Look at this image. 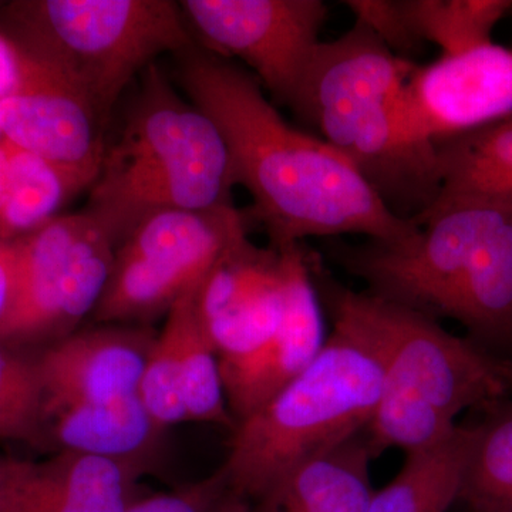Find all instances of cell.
Listing matches in <instances>:
<instances>
[{
	"label": "cell",
	"instance_id": "obj_1",
	"mask_svg": "<svg viewBox=\"0 0 512 512\" xmlns=\"http://www.w3.org/2000/svg\"><path fill=\"white\" fill-rule=\"evenodd\" d=\"M183 55L178 80L220 130L234 184L251 195L249 218L264 225L271 247L345 234L394 244L416 234L338 151L289 124L255 77L215 53Z\"/></svg>",
	"mask_w": 512,
	"mask_h": 512
},
{
	"label": "cell",
	"instance_id": "obj_2",
	"mask_svg": "<svg viewBox=\"0 0 512 512\" xmlns=\"http://www.w3.org/2000/svg\"><path fill=\"white\" fill-rule=\"evenodd\" d=\"M416 66L360 22L320 42L291 103L299 119L346 158L400 220L417 221L440 194L436 146L410 114Z\"/></svg>",
	"mask_w": 512,
	"mask_h": 512
},
{
	"label": "cell",
	"instance_id": "obj_3",
	"mask_svg": "<svg viewBox=\"0 0 512 512\" xmlns=\"http://www.w3.org/2000/svg\"><path fill=\"white\" fill-rule=\"evenodd\" d=\"M416 225L402 242L369 241L338 258L373 295L456 320L477 339L512 340V205L436 202Z\"/></svg>",
	"mask_w": 512,
	"mask_h": 512
},
{
	"label": "cell",
	"instance_id": "obj_4",
	"mask_svg": "<svg viewBox=\"0 0 512 512\" xmlns=\"http://www.w3.org/2000/svg\"><path fill=\"white\" fill-rule=\"evenodd\" d=\"M332 291L333 319L356 329L379 353L383 387L365 431L372 458L390 448L436 443L473 407L503 402L512 367L429 318L370 292Z\"/></svg>",
	"mask_w": 512,
	"mask_h": 512
},
{
	"label": "cell",
	"instance_id": "obj_5",
	"mask_svg": "<svg viewBox=\"0 0 512 512\" xmlns=\"http://www.w3.org/2000/svg\"><path fill=\"white\" fill-rule=\"evenodd\" d=\"M234 187L220 130L151 64L119 140L106 147L86 211L119 247L156 212L232 205Z\"/></svg>",
	"mask_w": 512,
	"mask_h": 512
},
{
	"label": "cell",
	"instance_id": "obj_6",
	"mask_svg": "<svg viewBox=\"0 0 512 512\" xmlns=\"http://www.w3.org/2000/svg\"><path fill=\"white\" fill-rule=\"evenodd\" d=\"M382 387L379 353L335 319L311 365L235 426L221 467L229 490L254 501L293 468L363 436Z\"/></svg>",
	"mask_w": 512,
	"mask_h": 512
},
{
	"label": "cell",
	"instance_id": "obj_7",
	"mask_svg": "<svg viewBox=\"0 0 512 512\" xmlns=\"http://www.w3.org/2000/svg\"><path fill=\"white\" fill-rule=\"evenodd\" d=\"M8 10L9 37L66 74L106 121L157 56L192 49L183 8L171 0H28Z\"/></svg>",
	"mask_w": 512,
	"mask_h": 512
},
{
	"label": "cell",
	"instance_id": "obj_8",
	"mask_svg": "<svg viewBox=\"0 0 512 512\" xmlns=\"http://www.w3.org/2000/svg\"><path fill=\"white\" fill-rule=\"evenodd\" d=\"M234 204L148 215L120 242L94 322L147 325L168 315L229 248L248 237Z\"/></svg>",
	"mask_w": 512,
	"mask_h": 512
},
{
	"label": "cell",
	"instance_id": "obj_9",
	"mask_svg": "<svg viewBox=\"0 0 512 512\" xmlns=\"http://www.w3.org/2000/svg\"><path fill=\"white\" fill-rule=\"evenodd\" d=\"M19 275L0 340L42 349L76 332L94 312L113 269L117 242L89 211L59 215L18 239Z\"/></svg>",
	"mask_w": 512,
	"mask_h": 512
},
{
	"label": "cell",
	"instance_id": "obj_10",
	"mask_svg": "<svg viewBox=\"0 0 512 512\" xmlns=\"http://www.w3.org/2000/svg\"><path fill=\"white\" fill-rule=\"evenodd\" d=\"M184 15L215 55L237 57L291 106L328 16L320 0H185Z\"/></svg>",
	"mask_w": 512,
	"mask_h": 512
},
{
	"label": "cell",
	"instance_id": "obj_11",
	"mask_svg": "<svg viewBox=\"0 0 512 512\" xmlns=\"http://www.w3.org/2000/svg\"><path fill=\"white\" fill-rule=\"evenodd\" d=\"M22 50L18 87L0 100L3 138L20 150L99 177L106 120L66 74Z\"/></svg>",
	"mask_w": 512,
	"mask_h": 512
},
{
	"label": "cell",
	"instance_id": "obj_12",
	"mask_svg": "<svg viewBox=\"0 0 512 512\" xmlns=\"http://www.w3.org/2000/svg\"><path fill=\"white\" fill-rule=\"evenodd\" d=\"M285 305L284 256L248 237L202 278L195 309L220 363L241 359L271 338Z\"/></svg>",
	"mask_w": 512,
	"mask_h": 512
},
{
	"label": "cell",
	"instance_id": "obj_13",
	"mask_svg": "<svg viewBox=\"0 0 512 512\" xmlns=\"http://www.w3.org/2000/svg\"><path fill=\"white\" fill-rule=\"evenodd\" d=\"M157 338L148 325L101 323L32 352L47 423L69 407L138 394Z\"/></svg>",
	"mask_w": 512,
	"mask_h": 512
},
{
	"label": "cell",
	"instance_id": "obj_14",
	"mask_svg": "<svg viewBox=\"0 0 512 512\" xmlns=\"http://www.w3.org/2000/svg\"><path fill=\"white\" fill-rule=\"evenodd\" d=\"M279 251L284 256L285 269L281 323L271 338L254 352L220 363L225 399L235 426L281 392L311 365L325 345L322 311L309 255L301 244Z\"/></svg>",
	"mask_w": 512,
	"mask_h": 512
},
{
	"label": "cell",
	"instance_id": "obj_15",
	"mask_svg": "<svg viewBox=\"0 0 512 512\" xmlns=\"http://www.w3.org/2000/svg\"><path fill=\"white\" fill-rule=\"evenodd\" d=\"M414 124L433 143L512 114V47L488 45L416 66L407 82Z\"/></svg>",
	"mask_w": 512,
	"mask_h": 512
},
{
	"label": "cell",
	"instance_id": "obj_16",
	"mask_svg": "<svg viewBox=\"0 0 512 512\" xmlns=\"http://www.w3.org/2000/svg\"><path fill=\"white\" fill-rule=\"evenodd\" d=\"M136 467L57 451L43 461L12 458L0 512H126L140 498Z\"/></svg>",
	"mask_w": 512,
	"mask_h": 512
},
{
	"label": "cell",
	"instance_id": "obj_17",
	"mask_svg": "<svg viewBox=\"0 0 512 512\" xmlns=\"http://www.w3.org/2000/svg\"><path fill=\"white\" fill-rule=\"evenodd\" d=\"M165 431L140 394L69 407L47 423L49 450L117 461L144 476L160 466Z\"/></svg>",
	"mask_w": 512,
	"mask_h": 512
},
{
	"label": "cell",
	"instance_id": "obj_18",
	"mask_svg": "<svg viewBox=\"0 0 512 512\" xmlns=\"http://www.w3.org/2000/svg\"><path fill=\"white\" fill-rule=\"evenodd\" d=\"M370 460L363 434L293 468L251 501L252 512H367Z\"/></svg>",
	"mask_w": 512,
	"mask_h": 512
},
{
	"label": "cell",
	"instance_id": "obj_19",
	"mask_svg": "<svg viewBox=\"0 0 512 512\" xmlns=\"http://www.w3.org/2000/svg\"><path fill=\"white\" fill-rule=\"evenodd\" d=\"M474 427L457 426L447 437L407 451L397 476L373 490L367 512H450L460 501Z\"/></svg>",
	"mask_w": 512,
	"mask_h": 512
},
{
	"label": "cell",
	"instance_id": "obj_20",
	"mask_svg": "<svg viewBox=\"0 0 512 512\" xmlns=\"http://www.w3.org/2000/svg\"><path fill=\"white\" fill-rule=\"evenodd\" d=\"M434 146L441 183L436 202L480 200L512 205V114Z\"/></svg>",
	"mask_w": 512,
	"mask_h": 512
},
{
	"label": "cell",
	"instance_id": "obj_21",
	"mask_svg": "<svg viewBox=\"0 0 512 512\" xmlns=\"http://www.w3.org/2000/svg\"><path fill=\"white\" fill-rule=\"evenodd\" d=\"M96 180L93 175L13 148L9 194L0 212V238L16 241L42 228Z\"/></svg>",
	"mask_w": 512,
	"mask_h": 512
},
{
	"label": "cell",
	"instance_id": "obj_22",
	"mask_svg": "<svg viewBox=\"0 0 512 512\" xmlns=\"http://www.w3.org/2000/svg\"><path fill=\"white\" fill-rule=\"evenodd\" d=\"M474 426V440L461 488L464 512H512V403L488 407Z\"/></svg>",
	"mask_w": 512,
	"mask_h": 512
},
{
	"label": "cell",
	"instance_id": "obj_23",
	"mask_svg": "<svg viewBox=\"0 0 512 512\" xmlns=\"http://www.w3.org/2000/svg\"><path fill=\"white\" fill-rule=\"evenodd\" d=\"M421 42L456 56L493 43V32L510 13L512 0H403Z\"/></svg>",
	"mask_w": 512,
	"mask_h": 512
},
{
	"label": "cell",
	"instance_id": "obj_24",
	"mask_svg": "<svg viewBox=\"0 0 512 512\" xmlns=\"http://www.w3.org/2000/svg\"><path fill=\"white\" fill-rule=\"evenodd\" d=\"M200 282L180 299L183 311L181 392L185 416L187 421L217 424L234 431L235 420L225 399L220 360L195 309V293Z\"/></svg>",
	"mask_w": 512,
	"mask_h": 512
},
{
	"label": "cell",
	"instance_id": "obj_25",
	"mask_svg": "<svg viewBox=\"0 0 512 512\" xmlns=\"http://www.w3.org/2000/svg\"><path fill=\"white\" fill-rule=\"evenodd\" d=\"M0 441L49 450L45 394L33 353L0 340Z\"/></svg>",
	"mask_w": 512,
	"mask_h": 512
},
{
	"label": "cell",
	"instance_id": "obj_26",
	"mask_svg": "<svg viewBox=\"0 0 512 512\" xmlns=\"http://www.w3.org/2000/svg\"><path fill=\"white\" fill-rule=\"evenodd\" d=\"M181 343L183 311L178 301L168 312L164 328L158 332L138 392L148 412L164 429L187 421L181 392Z\"/></svg>",
	"mask_w": 512,
	"mask_h": 512
},
{
	"label": "cell",
	"instance_id": "obj_27",
	"mask_svg": "<svg viewBox=\"0 0 512 512\" xmlns=\"http://www.w3.org/2000/svg\"><path fill=\"white\" fill-rule=\"evenodd\" d=\"M356 16V22L367 29L402 59L419 52L423 42L413 32L403 0L386 2V0H349L345 2Z\"/></svg>",
	"mask_w": 512,
	"mask_h": 512
},
{
	"label": "cell",
	"instance_id": "obj_28",
	"mask_svg": "<svg viewBox=\"0 0 512 512\" xmlns=\"http://www.w3.org/2000/svg\"><path fill=\"white\" fill-rule=\"evenodd\" d=\"M228 491L227 476L220 468L210 477L173 491L141 495L126 512H211Z\"/></svg>",
	"mask_w": 512,
	"mask_h": 512
},
{
	"label": "cell",
	"instance_id": "obj_29",
	"mask_svg": "<svg viewBox=\"0 0 512 512\" xmlns=\"http://www.w3.org/2000/svg\"><path fill=\"white\" fill-rule=\"evenodd\" d=\"M19 275V245L0 238V323L8 315L15 299Z\"/></svg>",
	"mask_w": 512,
	"mask_h": 512
},
{
	"label": "cell",
	"instance_id": "obj_30",
	"mask_svg": "<svg viewBox=\"0 0 512 512\" xmlns=\"http://www.w3.org/2000/svg\"><path fill=\"white\" fill-rule=\"evenodd\" d=\"M23 50L12 37L0 35V100L18 87L22 72Z\"/></svg>",
	"mask_w": 512,
	"mask_h": 512
},
{
	"label": "cell",
	"instance_id": "obj_31",
	"mask_svg": "<svg viewBox=\"0 0 512 512\" xmlns=\"http://www.w3.org/2000/svg\"><path fill=\"white\" fill-rule=\"evenodd\" d=\"M13 144L8 140H0V212L5 207L6 198L9 194L10 165H12Z\"/></svg>",
	"mask_w": 512,
	"mask_h": 512
},
{
	"label": "cell",
	"instance_id": "obj_32",
	"mask_svg": "<svg viewBox=\"0 0 512 512\" xmlns=\"http://www.w3.org/2000/svg\"><path fill=\"white\" fill-rule=\"evenodd\" d=\"M211 512H252L251 501L241 495L228 491L227 495L215 505Z\"/></svg>",
	"mask_w": 512,
	"mask_h": 512
},
{
	"label": "cell",
	"instance_id": "obj_33",
	"mask_svg": "<svg viewBox=\"0 0 512 512\" xmlns=\"http://www.w3.org/2000/svg\"><path fill=\"white\" fill-rule=\"evenodd\" d=\"M10 461L12 458L0 456V508H2L3 498H5L6 488H8Z\"/></svg>",
	"mask_w": 512,
	"mask_h": 512
},
{
	"label": "cell",
	"instance_id": "obj_34",
	"mask_svg": "<svg viewBox=\"0 0 512 512\" xmlns=\"http://www.w3.org/2000/svg\"><path fill=\"white\" fill-rule=\"evenodd\" d=\"M0 140H3L2 130H0Z\"/></svg>",
	"mask_w": 512,
	"mask_h": 512
},
{
	"label": "cell",
	"instance_id": "obj_35",
	"mask_svg": "<svg viewBox=\"0 0 512 512\" xmlns=\"http://www.w3.org/2000/svg\"><path fill=\"white\" fill-rule=\"evenodd\" d=\"M508 16H512V5H511L510 13H508Z\"/></svg>",
	"mask_w": 512,
	"mask_h": 512
}]
</instances>
